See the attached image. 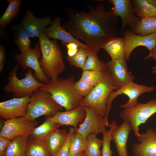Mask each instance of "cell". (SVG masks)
<instances>
[{
  "label": "cell",
  "mask_w": 156,
  "mask_h": 156,
  "mask_svg": "<svg viewBox=\"0 0 156 156\" xmlns=\"http://www.w3.org/2000/svg\"><path fill=\"white\" fill-rule=\"evenodd\" d=\"M57 124L46 118L42 124L33 129L29 136L35 139L46 138L51 132L57 128Z\"/></svg>",
  "instance_id": "obj_29"
},
{
  "label": "cell",
  "mask_w": 156,
  "mask_h": 156,
  "mask_svg": "<svg viewBox=\"0 0 156 156\" xmlns=\"http://www.w3.org/2000/svg\"><path fill=\"white\" fill-rule=\"evenodd\" d=\"M68 135L65 129L56 128L51 132L46 138V144L51 156H55L65 142Z\"/></svg>",
  "instance_id": "obj_23"
},
{
  "label": "cell",
  "mask_w": 156,
  "mask_h": 156,
  "mask_svg": "<svg viewBox=\"0 0 156 156\" xmlns=\"http://www.w3.org/2000/svg\"><path fill=\"white\" fill-rule=\"evenodd\" d=\"M103 76L102 72L87 70L83 71L81 79L89 84L94 87L101 80Z\"/></svg>",
  "instance_id": "obj_35"
},
{
  "label": "cell",
  "mask_w": 156,
  "mask_h": 156,
  "mask_svg": "<svg viewBox=\"0 0 156 156\" xmlns=\"http://www.w3.org/2000/svg\"><path fill=\"white\" fill-rule=\"evenodd\" d=\"M133 12L140 18L156 15V3L154 0H132Z\"/></svg>",
  "instance_id": "obj_25"
},
{
  "label": "cell",
  "mask_w": 156,
  "mask_h": 156,
  "mask_svg": "<svg viewBox=\"0 0 156 156\" xmlns=\"http://www.w3.org/2000/svg\"><path fill=\"white\" fill-rule=\"evenodd\" d=\"M67 49L68 56L71 57L75 55L77 52L79 47L74 43H69L66 45Z\"/></svg>",
  "instance_id": "obj_39"
},
{
  "label": "cell",
  "mask_w": 156,
  "mask_h": 156,
  "mask_svg": "<svg viewBox=\"0 0 156 156\" xmlns=\"http://www.w3.org/2000/svg\"><path fill=\"white\" fill-rule=\"evenodd\" d=\"M139 143L133 144L132 153L134 156H156V132L147 129L137 138Z\"/></svg>",
  "instance_id": "obj_17"
},
{
  "label": "cell",
  "mask_w": 156,
  "mask_h": 156,
  "mask_svg": "<svg viewBox=\"0 0 156 156\" xmlns=\"http://www.w3.org/2000/svg\"><path fill=\"white\" fill-rule=\"evenodd\" d=\"M101 80L81 103L83 106L90 107L101 114L104 118L107 114L106 101L111 92L117 90L109 71L106 68L102 71Z\"/></svg>",
  "instance_id": "obj_4"
},
{
  "label": "cell",
  "mask_w": 156,
  "mask_h": 156,
  "mask_svg": "<svg viewBox=\"0 0 156 156\" xmlns=\"http://www.w3.org/2000/svg\"><path fill=\"white\" fill-rule=\"evenodd\" d=\"M97 54L93 51L89 52L83 71L93 70L102 72L106 67L107 63L99 60Z\"/></svg>",
  "instance_id": "obj_32"
},
{
  "label": "cell",
  "mask_w": 156,
  "mask_h": 156,
  "mask_svg": "<svg viewBox=\"0 0 156 156\" xmlns=\"http://www.w3.org/2000/svg\"><path fill=\"white\" fill-rule=\"evenodd\" d=\"M30 96L14 98L0 103V116L5 120L25 116Z\"/></svg>",
  "instance_id": "obj_14"
},
{
  "label": "cell",
  "mask_w": 156,
  "mask_h": 156,
  "mask_svg": "<svg viewBox=\"0 0 156 156\" xmlns=\"http://www.w3.org/2000/svg\"><path fill=\"white\" fill-rule=\"evenodd\" d=\"M21 0H8V5L0 19V30H5L11 21L18 15Z\"/></svg>",
  "instance_id": "obj_26"
},
{
  "label": "cell",
  "mask_w": 156,
  "mask_h": 156,
  "mask_svg": "<svg viewBox=\"0 0 156 156\" xmlns=\"http://www.w3.org/2000/svg\"><path fill=\"white\" fill-rule=\"evenodd\" d=\"M63 108L56 102L49 92L39 89L30 96L25 116L32 120L43 116L50 118L61 111Z\"/></svg>",
  "instance_id": "obj_6"
},
{
  "label": "cell",
  "mask_w": 156,
  "mask_h": 156,
  "mask_svg": "<svg viewBox=\"0 0 156 156\" xmlns=\"http://www.w3.org/2000/svg\"><path fill=\"white\" fill-rule=\"evenodd\" d=\"M117 126L116 121L114 120L109 125V129L105 130L103 133V144L101 150V156H112L113 152L111 148V142L113 140L112 133Z\"/></svg>",
  "instance_id": "obj_33"
},
{
  "label": "cell",
  "mask_w": 156,
  "mask_h": 156,
  "mask_svg": "<svg viewBox=\"0 0 156 156\" xmlns=\"http://www.w3.org/2000/svg\"><path fill=\"white\" fill-rule=\"evenodd\" d=\"M96 135L92 133L87 137V146L85 151L87 156H101L100 148L102 146L103 141L96 137Z\"/></svg>",
  "instance_id": "obj_30"
},
{
  "label": "cell",
  "mask_w": 156,
  "mask_h": 156,
  "mask_svg": "<svg viewBox=\"0 0 156 156\" xmlns=\"http://www.w3.org/2000/svg\"><path fill=\"white\" fill-rule=\"evenodd\" d=\"M86 116L85 110L83 106L80 105L70 110L59 111L52 117L47 118L60 126H73L76 130L78 128V123L85 120Z\"/></svg>",
  "instance_id": "obj_19"
},
{
  "label": "cell",
  "mask_w": 156,
  "mask_h": 156,
  "mask_svg": "<svg viewBox=\"0 0 156 156\" xmlns=\"http://www.w3.org/2000/svg\"><path fill=\"white\" fill-rule=\"evenodd\" d=\"M131 131L132 129L130 125L124 121L120 125L117 126L113 131V141L115 145L118 156H129L127 144Z\"/></svg>",
  "instance_id": "obj_20"
},
{
  "label": "cell",
  "mask_w": 156,
  "mask_h": 156,
  "mask_svg": "<svg viewBox=\"0 0 156 156\" xmlns=\"http://www.w3.org/2000/svg\"><path fill=\"white\" fill-rule=\"evenodd\" d=\"M155 0V1L156 3V0Z\"/></svg>",
  "instance_id": "obj_45"
},
{
  "label": "cell",
  "mask_w": 156,
  "mask_h": 156,
  "mask_svg": "<svg viewBox=\"0 0 156 156\" xmlns=\"http://www.w3.org/2000/svg\"><path fill=\"white\" fill-rule=\"evenodd\" d=\"M77 156H87L85 151H83L80 153Z\"/></svg>",
  "instance_id": "obj_43"
},
{
  "label": "cell",
  "mask_w": 156,
  "mask_h": 156,
  "mask_svg": "<svg viewBox=\"0 0 156 156\" xmlns=\"http://www.w3.org/2000/svg\"><path fill=\"white\" fill-rule=\"evenodd\" d=\"M122 35L124 40L125 60L128 61L133 51L138 47H146L150 51L156 43V34L142 36L134 33L133 31L127 28L124 30Z\"/></svg>",
  "instance_id": "obj_13"
},
{
  "label": "cell",
  "mask_w": 156,
  "mask_h": 156,
  "mask_svg": "<svg viewBox=\"0 0 156 156\" xmlns=\"http://www.w3.org/2000/svg\"><path fill=\"white\" fill-rule=\"evenodd\" d=\"M6 52L5 47L2 44L0 45V73L3 71L4 66V62L5 60Z\"/></svg>",
  "instance_id": "obj_40"
},
{
  "label": "cell",
  "mask_w": 156,
  "mask_h": 156,
  "mask_svg": "<svg viewBox=\"0 0 156 156\" xmlns=\"http://www.w3.org/2000/svg\"><path fill=\"white\" fill-rule=\"evenodd\" d=\"M89 51L83 48L79 47L77 52L75 55L71 57L68 56L66 59L70 65L82 69L86 62Z\"/></svg>",
  "instance_id": "obj_34"
},
{
  "label": "cell",
  "mask_w": 156,
  "mask_h": 156,
  "mask_svg": "<svg viewBox=\"0 0 156 156\" xmlns=\"http://www.w3.org/2000/svg\"><path fill=\"white\" fill-rule=\"evenodd\" d=\"M75 83L73 76L66 79L58 77L55 80L50 79L39 89L49 92L56 102L67 111L79 106L83 99L76 91Z\"/></svg>",
  "instance_id": "obj_2"
},
{
  "label": "cell",
  "mask_w": 156,
  "mask_h": 156,
  "mask_svg": "<svg viewBox=\"0 0 156 156\" xmlns=\"http://www.w3.org/2000/svg\"><path fill=\"white\" fill-rule=\"evenodd\" d=\"M151 58L156 61V43L152 50L150 51L149 55L144 57V60L148 59Z\"/></svg>",
  "instance_id": "obj_41"
},
{
  "label": "cell",
  "mask_w": 156,
  "mask_h": 156,
  "mask_svg": "<svg viewBox=\"0 0 156 156\" xmlns=\"http://www.w3.org/2000/svg\"><path fill=\"white\" fill-rule=\"evenodd\" d=\"M29 136L20 135L11 139L1 156H26Z\"/></svg>",
  "instance_id": "obj_22"
},
{
  "label": "cell",
  "mask_w": 156,
  "mask_h": 156,
  "mask_svg": "<svg viewBox=\"0 0 156 156\" xmlns=\"http://www.w3.org/2000/svg\"><path fill=\"white\" fill-rule=\"evenodd\" d=\"M156 113V99H152L146 103H138L135 106L123 109L119 116L124 121L131 125L135 136L140 135V126L144 124L152 115Z\"/></svg>",
  "instance_id": "obj_7"
},
{
  "label": "cell",
  "mask_w": 156,
  "mask_h": 156,
  "mask_svg": "<svg viewBox=\"0 0 156 156\" xmlns=\"http://www.w3.org/2000/svg\"><path fill=\"white\" fill-rule=\"evenodd\" d=\"M133 31L136 34L142 36L156 34V15L140 18Z\"/></svg>",
  "instance_id": "obj_28"
},
{
  "label": "cell",
  "mask_w": 156,
  "mask_h": 156,
  "mask_svg": "<svg viewBox=\"0 0 156 156\" xmlns=\"http://www.w3.org/2000/svg\"><path fill=\"white\" fill-rule=\"evenodd\" d=\"M41 57L40 65L46 75L50 79L55 80L65 70L63 54L57 40H50L44 34L39 38Z\"/></svg>",
  "instance_id": "obj_3"
},
{
  "label": "cell",
  "mask_w": 156,
  "mask_h": 156,
  "mask_svg": "<svg viewBox=\"0 0 156 156\" xmlns=\"http://www.w3.org/2000/svg\"><path fill=\"white\" fill-rule=\"evenodd\" d=\"M26 156H51L46 144V138L35 139L29 136Z\"/></svg>",
  "instance_id": "obj_27"
},
{
  "label": "cell",
  "mask_w": 156,
  "mask_h": 156,
  "mask_svg": "<svg viewBox=\"0 0 156 156\" xmlns=\"http://www.w3.org/2000/svg\"><path fill=\"white\" fill-rule=\"evenodd\" d=\"M86 112V116L83 123L79 125L75 130L85 139L90 134L96 135L103 133L106 129V123L104 117L100 113L92 108L83 106Z\"/></svg>",
  "instance_id": "obj_12"
},
{
  "label": "cell",
  "mask_w": 156,
  "mask_h": 156,
  "mask_svg": "<svg viewBox=\"0 0 156 156\" xmlns=\"http://www.w3.org/2000/svg\"><path fill=\"white\" fill-rule=\"evenodd\" d=\"M126 61L124 59L111 60L107 63L106 68L117 90L135 79V76L128 71Z\"/></svg>",
  "instance_id": "obj_15"
},
{
  "label": "cell",
  "mask_w": 156,
  "mask_h": 156,
  "mask_svg": "<svg viewBox=\"0 0 156 156\" xmlns=\"http://www.w3.org/2000/svg\"><path fill=\"white\" fill-rule=\"evenodd\" d=\"M41 49L39 42H36L34 48H31L23 54H16L14 59L17 64L21 66L23 71L28 68L32 69L34 75L39 82L46 84L50 79L45 74L39 62L42 57Z\"/></svg>",
  "instance_id": "obj_9"
},
{
  "label": "cell",
  "mask_w": 156,
  "mask_h": 156,
  "mask_svg": "<svg viewBox=\"0 0 156 156\" xmlns=\"http://www.w3.org/2000/svg\"><path fill=\"white\" fill-rule=\"evenodd\" d=\"M12 40L18 47L23 54L30 49L31 41L29 37L24 29L21 23L12 25Z\"/></svg>",
  "instance_id": "obj_24"
},
{
  "label": "cell",
  "mask_w": 156,
  "mask_h": 156,
  "mask_svg": "<svg viewBox=\"0 0 156 156\" xmlns=\"http://www.w3.org/2000/svg\"><path fill=\"white\" fill-rule=\"evenodd\" d=\"M108 1L113 5L112 9L116 16L120 18L122 26L120 33L122 35L126 27L133 31L140 18L134 13L132 5L130 0H109Z\"/></svg>",
  "instance_id": "obj_11"
},
{
  "label": "cell",
  "mask_w": 156,
  "mask_h": 156,
  "mask_svg": "<svg viewBox=\"0 0 156 156\" xmlns=\"http://www.w3.org/2000/svg\"><path fill=\"white\" fill-rule=\"evenodd\" d=\"M154 129L155 131L156 132V125Z\"/></svg>",
  "instance_id": "obj_44"
},
{
  "label": "cell",
  "mask_w": 156,
  "mask_h": 156,
  "mask_svg": "<svg viewBox=\"0 0 156 156\" xmlns=\"http://www.w3.org/2000/svg\"><path fill=\"white\" fill-rule=\"evenodd\" d=\"M89 11L64 8L68 19L62 25L76 39L82 40L98 54L109 39L118 37V17L112 9L106 11L103 4L89 5Z\"/></svg>",
  "instance_id": "obj_1"
},
{
  "label": "cell",
  "mask_w": 156,
  "mask_h": 156,
  "mask_svg": "<svg viewBox=\"0 0 156 156\" xmlns=\"http://www.w3.org/2000/svg\"><path fill=\"white\" fill-rule=\"evenodd\" d=\"M61 18L55 17L50 27L46 28L44 33L46 36L49 39L53 38L61 40L62 44L64 45L74 43L90 51H92L88 46L80 42L67 31L61 25Z\"/></svg>",
  "instance_id": "obj_16"
},
{
  "label": "cell",
  "mask_w": 156,
  "mask_h": 156,
  "mask_svg": "<svg viewBox=\"0 0 156 156\" xmlns=\"http://www.w3.org/2000/svg\"><path fill=\"white\" fill-rule=\"evenodd\" d=\"M19 67V65L16 64L9 73L8 82L4 87L3 90L7 93H11L16 98L30 96L34 91L44 84L36 79L33 70L30 68L27 69L24 78L19 79L16 76Z\"/></svg>",
  "instance_id": "obj_5"
},
{
  "label": "cell",
  "mask_w": 156,
  "mask_h": 156,
  "mask_svg": "<svg viewBox=\"0 0 156 156\" xmlns=\"http://www.w3.org/2000/svg\"><path fill=\"white\" fill-rule=\"evenodd\" d=\"M11 140L0 136V156H1L7 148Z\"/></svg>",
  "instance_id": "obj_38"
},
{
  "label": "cell",
  "mask_w": 156,
  "mask_h": 156,
  "mask_svg": "<svg viewBox=\"0 0 156 156\" xmlns=\"http://www.w3.org/2000/svg\"><path fill=\"white\" fill-rule=\"evenodd\" d=\"M101 49L109 54L112 60H125V45L123 38H112L105 43L102 46Z\"/></svg>",
  "instance_id": "obj_21"
},
{
  "label": "cell",
  "mask_w": 156,
  "mask_h": 156,
  "mask_svg": "<svg viewBox=\"0 0 156 156\" xmlns=\"http://www.w3.org/2000/svg\"><path fill=\"white\" fill-rule=\"evenodd\" d=\"M152 72L153 73L156 74V65L151 67Z\"/></svg>",
  "instance_id": "obj_42"
},
{
  "label": "cell",
  "mask_w": 156,
  "mask_h": 156,
  "mask_svg": "<svg viewBox=\"0 0 156 156\" xmlns=\"http://www.w3.org/2000/svg\"><path fill=\"white\" fill-rule=\"evenodd\" d=\"M155 89L154 86H148L139 84L131 81L117 90L111 92L106 101L107 114L104 119L107 125H109L108 117L112 107V104L114 99L117 96L122 94L127 95L129 98L125 103L121 104L120 107L123 109L132 107L138 103V99L139 96L146 93L154 91Z\"/></svg>",
  "instance_id": "obj_8"
},
{
  "label": "cell",
  "mask_w": 156,
  "mask_h": 156,
  "mask_svg": "<svg viewBox=\"0 0 156 156\" xmlns=\"http://www.w3.org/2000/svg\"><path fill=\"white\" fill-rule=\"evenodd\" d=\"M74 87L77 93L83 98L87 96L94 87L81 79L75 82Z\"/></svg>",
  "instance_id": "obj_37"
},
{
  "label": "cell",
  "mask_w": 156,
  "mask_h": 156,
  "mask_svg": "<svg viewBox=\"0 0 156 156\" xmlns=\"http://www.w3.org/2000/svg\"><path fill=\"white\" fill-rule=\"evenodd\" d=\"M38 124L36 120H31L25 116L6 120L1 128L0 136L10 140L20 135L29 136Z\"/></svg>",
  "instance_id": "obj_10"
},
{
  "label": "cell",
  "mask_w": 156,
  "mask_h": 156,
  "mask_svg": "<svg viewBox=\"0 0 156 156\" xmlns=\"http://www.w3.org/2000/svg\"><path fill=\"white\" fill-rule=\"evenodd\" d=\"M75 130L74 127H69L67 136L63 144L55 156H68L69 148Z\"/></svg>",
  "instance_id": "obj_36"
},
{
  "label": "cell",
  "mask_w": 156,
  "mask_h": 156,
  "mask_svg": "<svg viewBox=\"0 0 156 156\" xmlns=\"http://www.w3.org/2000/svg\"><path fill=\"white\" fill-rule=\"evenodd\" d=\"M87 146L86 139L75 130L69 148L68 156H77L85 151Z\"/></svg>",
  "instance_id": "obj_31"
},
{
  "label": "cell",
  "mask_w": 156,
  "mask_h": 156,
  "mask_svg": "<svg viewBox=\"0 0 156 156\" xmlns=\"http://www.w3.org/2000/svg\"><path fill=\"white\" fill-rule=\"evenodd\" d=\"M52 21L49 16L42 18L36 17L34 13L28 9L25 16L22 19L21 23L30 37L39 38L44 34L46 27L51 25Z\"/></svg>",
  "instance_id": "obj_18"
}]
</instances>
